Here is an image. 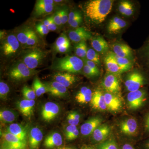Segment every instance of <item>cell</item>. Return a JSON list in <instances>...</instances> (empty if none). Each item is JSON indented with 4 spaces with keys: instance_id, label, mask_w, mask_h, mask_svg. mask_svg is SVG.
I'll return each mask as SVG.
<instances>
[{
    "instance_id": "cell-50",
    "label": "cell",
    "mask_w": 149,
    "mask_h": 149,
    "mask_svg": "<svg viewBox=\"0 0 149 149\" xmlns=\"http://www.w3.org/2000/svg\"><path fill=\"white\" fill-rule=\"evenodd\" d=\"M83 18L82 16L79 17L78 18L76 19L73 22H72L70 24V26L72 28H77V27H80V25L83 22Z\"/></svg>"
},
{
    "instance_id": "cell-12",
    "label": "cell",
    "mask_w": 149,
    "mask_h": 149,
    "mask_svg": "<svg viewBox=\"0 0 149 149\" xmlns=\"http://www.w3.org/2000/svg\"><path fill=\"white\" fill-rule=\"evenodd\" d=\"M102 121V118L98 116L91 118L81 125L80 133L84 136L92 135L96 128L101 125Z\"/></svg>"
},
{
    "instance_id": "cell-43",
    "label": "cell",
    "mask_w": 149,
    "mask_h": 149,
    "mask_svg": "<svg viewBox=\"0 0 149 149\" xmlns=\"http://www.w3.org/2000/svg\"><path fill=\"white\" fill-rule=\"evenodd\" d=\"M143 128L144 133L147 135H149V110L145 114L143 119Z\"/></svg>"
},
{
    "instance_id": "cell-34",
    "label": "cell",
    "mask_w": 149,
    "mask_h": 149,
    "mask_svg": "<svg viewBox=\"0 0 149 149\" xmlns=\"http://www.w3.org/2000/svg\"><path fill=\"white\" fill-rule=\"evenodd\" d=\"M88 48L85 41L77 43L75 46V54L80 58H85Z\"/></svg>"
},
{
    "instance_id": "cell-14",
    "label": "cell",
    "mask_w": 149,
    "mask_h": 149,
    "mask_svg": "<svg viewBox=\"0 0 149 149\" xmlns=\"http://www.w3.org/2000/svg\"><path fill=\"white\" fill-rule=\"evenodd\" d=\"M104 95L107 109L113 112L119 111L121 109L122 102L118 96L109 93H104Z\"/></svg>"
},
{
    "instance_id": "cell-23",
    "label": "cell",
    "mask_w": 149,
    "mask_h": 149,
    "mask_svg": "<svg viewBox=\"0 0 149 149\" xmlns=\"http://www.w3.org/2000/svg\"><path fill=\"white\" fill-rule=\"evenodd\" d=\"M35 104V100L24 99L17 102V106L19 111L24 116L30 117L33 114Z\"/></svg>"
},
{
    "instance_id": "cell-9",
    "label": "cell",
    "mask_w": 149,
    "mask_h": 149,
    "mask_svg": "<svg viewBox=\"0 0 149 149\" xmlns=\"http://www.w3.org/2000/svg\"><path fill=\"white\" fill-rule=\"evenodd\" d=\"M20 43L16 36L13 35H8L2 45L3 53L5 56H10L15 54L19 49Z\"/></svg>"
},
{
    "instance_id": "cell-41",
    "label": "cell",
    "mask_w": 149,
    "mask_h": 149,
    "mask_svg": "<svg viewBox=\"0 0 149 149\" xmlns=\"http://www.w3.org/2000/svg\"><path fill=\"white\" fill-rule=\"evenodd\" d=\"M38 38L37 35L34 31H32L31 35L28 38L25 46L26 47H32L36 45L38 43Z\"/></svg>"
},
{
    "instance_id": "cell-57",
    "label": "cell",
    "mask_w": 149,
    "mask_h": 149,
    "mask_svg": "<svg viewBox=\"0 0 149 149\" xmlns=\"http://www.w3.org/2000/svg\"><path fill=\"white\" fill-rule=\"evenodd\" d=\"M143 149H149V138L144 142L143 144Z\"/></svg>"
},
{
    "instance_id": "cell-29",
    "label": "cell",
    "mask_w": 149,
    "mask_h": 149,
    "mask_svg": "<svg viewBox=\"0 0 149 149\" xmlns=\"http://www.w3.org/2000/svg\"><path fill=\"white\" fill-rule=\"evenodd\" d=\"M118 10L123 15L130 16L134 13V8L132 3L129 1H121L118 5Z\"/></svg>"
},
{
    "instance_id": "cell-56",
    "label": "cell",
    "mask_w": 149,
    "mask_h": 149,
    "mask_svg": "<svg viewBox=\"0 0 149 149\" xmlns=\"http://www.w3.org/2000/svg\"><path fill=\"white\" fill-rule=\"evenodd\" d=\"M121 149H135L133 146L129 143L124 144L122 146Z\"/></svg>"
},
{
    "instance_id": "cell-13",
    "label": "cell",
    "mask_w": 149,
    "mask_h": 149,
    "mask_svg": "<svg viewBox=\"0 0 149 149\" xmlns=\"http://www.w3.org/2000/svg\"><path fill=\"white\" fill-rule=\"evenodd\" d=\"M68 36L72 42L78 43L90 40L92 37V35L85 27H80L70 31Z\"/></svg>"
},
{
    "instance_id": "cell-44",
    "label": "cell",
    "mask_w": 149,
    "mask_h": 149,
    "mask_svg": "<svg viewBox=\"0 0 149 149\" xmlns=\"http://www.w3.org/2000/svg\"><path fill=\"white\" fill-rule=\"evenodd\" d=\"M83 73L85 75L88 77H92L98 76L95 71L90 68L88 65L84 64L83 68Z\"/></svg>"
},
{
    "instance_id": "cell-15",
    "label": "cell",
    "mask_w": 149,
    "mask_h": 149,
    "mask_svg": "<svg viewBox=\"0 0 149 149\" xmlns=\"http://www.w3.org/2000/svg\"><path fill=\"white\" fill-rule=\"evenodd\" d=\"M43 134L38 127H33L28 134V143L30 149H39L42 140Z\"/></svg>"
},
{
    "instance_id": "cell-7",
    "label": "cell",
    "mask_w": 149,
    "mask_h": 149,
    "mask_svg": "<svg viewBox=\"0 0 149 149\" xmlns=\"http://www.w3.org/2000/svg\"><path fill=\"white\" fill-rule=\"evenodd\" d=\"M3 142L1 147L15 149H27V143L21 141L14 135L6 132H1Z\"/></svg>"
},
{
    "instance_id": "cell-49",
    "label": "cell",
    "mask_w": 149,
    "mask_h": 149,
    "mask_svg": "<svg viewBox=\"0 0 149 149\" xmlns=\"http://www.w3.org/2000/svg\"><path fill=\"white\" fill-rule=\"evenodd\" d=\"M77 129V126L75 125H70L68 126L65 128V132L66 138Z\"/></svg>"
},
{
    "instance_id": "cell-46",
    "label": "cell",
    "mask_w": 149,
    "mask_h": 149,
    "mask_svg": "<svg viewBox=\"0 0 149 149\" xmlns=\"http://www.w3.org/2000/svg\"><path fill=\"white\" fill-rule=\"evenodd\" d=\"M84 61H85V64L88 65L90 68L93 70V71L97 73L98 75L100 74V71L98 67L97 66V65L93 62L91 61L88 60L86 58L84 59Z\"/></svg>"
},
{
    "instance_id": "cell-39",
    "label": "cell",
    "mask_w": 149,
    "mask_h": 149,
    "mask_svg": "<svg viewBox=\"0 0 149 149\" xmlns=\"http://www.w3.org/2000/svg\"><path fill=\"white\" fill-rule=\"evenodd\" d=\"M10 92V88L7 84L1 81L0 82V97L1 99L5 100L7 97Z\"/></svg>"
},
{
    "instance_id": "cell-51",
    "label": "cell",
    "mask_w": 149,
    "mask_h": 149,
    "mask_svg": "<svg viewBox=\"0 0 149 149\" xmlns=\"http://www.w3.org/2000/svg\"><path fill=\"white\" fill-rule=\"evenodd\" d=\"M70 47V44H68L64 45L61 46L57 48L54 49L56 52L58 53H64L66 52L67 51L69 50Z\"/></svg>"
},
{
    "instance_id": "cell-38",
    "label": "cell",
    "mask_w": 149,
    "mask_h": 149,
    "mask_svg": "<svg viewBox=\"0 0 149 149\" xmlns=\"http://www.w3.org/2000/svg\"><path fill=\"white\" fill-rule=\"evenodd\" d=\"M68 44H70L69 39L65 34L63 33L56 40L54 45V49L59 47Z\"/></svg>"
},
{
    "instance_id": "cell-19",
    "label": "cell",
    "mask_w": 149,
    "mask_h": 149,
    "mask_svg": "<svg viewBox=\"0 0 149 149\" xmlns=\"http://www.w3.org/2000/svg\"><path fill=\"white\" fill-rule=\"evenodd\" d=\"M6 131L14 135L21 141L27 143V130L23 125L19 123H11L7 127Z\"/></svg>"
},
{
    "instance_id": "cell-24",
    "label": "cell",
    "mask_w": 149,
    "mask_h": 149,
    "mask_svg": "<svg viewBox=\"0 0 149 149\" xmlns=\"http://www.w3.org/2000/svg\"><path fill=\"white\" fill-rule=\"evenodd\" d=\"M110 131V128L108 125H101L96 128L92 134L93 140L96 143H103L109 135Z\"/></svg>"
},
{
    "instance_id": "cell-3",
    "label": "cell",
    "mask_w": 149,
    "mask_h": 149,
    "mask_svg": "<svg viewBox=\"0 0 149 149\" xmlns=\"http://www.w3.org/2000/svg\"><path fill=\"white\" fill-rule=\"evenodd\" d=\"M149 83V77L141 71L136 70L128 74L125 81L126 90L130 92L139 91Z\"/></svg>"
},
{
    "instance_id": "cell-27",
    "label": "cell",
    "mask_w": 149,
    "mask_h": 149,
    "mask_svg": "<svg viewBox=\"0 0 149 149\" xmlns=\"http://www.w3.org/2000/svg\"><path fill=\"white\" fill-rule=\"evenodd\" d=\"M91 45L93 49L99 53H105L109 49L108 44L103 37L101 36L93 38L91 41Z\"/></svg>"
},
{
    "instance_id": "cell-60",
    "label": "cell",
    "mask_w": 149,
    "mask_h": 149,
    "mask_svg": "<svg viewBox=\"0 0 149 149\" xmlns=\"http://www.w3.org/2000/svg\"><path fill=\"white\" fill-rule=\"evenodd\" d=\"M57 149H74L70 147H62L59 148Z\"/></svg>"
},
{
    "instance_id": "cell-42",
    "label": "cell",
    "mask_w": 149,
    "mask_h": 149,
    "mask_svg": "<svg viewBox=\"0 0 149 149\" xmlns=\"http://www.w3.org/2000/svg\"><path fill=\"white\" fill-rule=\"evenodd\" d=\"M36 29L37 32L41 36L47 35L50 31L47 27L42 23L37 24L36 26Z\"/></svg>"
},
{
    "instance_id": "cell-30",
    "label": "cell",
    "mask_w": 149,
    "mask_h": 149,
    "mask_svg": "<svg viewBox=\"0 0 149 149\" xmlns=\"http://www.w3.org/2000/svg\"><path fill=\"white\" fill-rule=\"evenodd\" d=\"M32 89L35 91L37 97H40L47 93V87L45 85V83L42 82L38 77H36L33 81Z\"/></svg>"
},
{
    "instance_id": "cell-61",
    "label": "cell",
    "mask_w": 149,
    "mask_h": 149,
    "mask_svg": "<svg viewBox=\"0 0 149 149\" xmlns=\"http://www.w3.org/2000/svg\"><path fill=\"white\" fill-rule=\"evenodd\" d=\"M1 149H15L13 148H4V147H1Z\"/></svg>"
},
{
    "instance_id": "cell-33",
    "label": "cell",
    "mask_w": 149,
    "mask_h": 149,
    "mask_svg": "<svg viewBox=\"0 0 149 149\" xmlns=\"http://www.w3.org/2000/svg\"><path fill=\"white\" fill-rule=\"evenodd\" d=\"M115 56L122 73L128 71L131 69L133 66V63L131 60L124 58L119 57L116 55Z\"/></svg>"
},
{
    "instance_id": "cell-1",
    "label": "cell",
    "mask_w": 149,
    "mask_h": 149,
    "mask_svg": "<svg viewBox=\"0 0 149 149\" xmlns=\"http://www.w3.org/2000/svg\"><path fill=\"white\" fill-rule=\"evenodd\" d=\"M113 3L111 0L89 1L85 5V13L91 21L96 24H100L111 12Z\"/></svg>"
},
{
    "instance_id": "cell-58",
    "label": "cell",
    "mask_w": 149,
    "mask_h": 149,
    "mask_svg": "<svg viewBox=\"0 0 149 149\" xmlns=\"http://www.w3.org/2000/svg\"><path fill=\"white\" fill-rule=\"evenodd\" d=\"M52 18V16H51L50 17H48L47 19H45V20L43 21V24H44L47 27L49 24Z\"/></svg>"
},
{
    "instance_id": "cell-8",
    "label": "cell",
    "mask_w": 149,
    "mask_h": 149,
    "mask_svg": "<svg viewBox=\"0 0 149 149\" xmlns=\"http://www.w3.org/2000/svg\"><path fill=\"white\" fill-rule=\"evenodd\" d=\"M102 85L107 93L116 95L120 93V83L115 74L109 73L107 74L103 80Z\"/></svg>"
},
{
    "instance_id": "cell-22",
    "label": "cell",
    "mask_w": 149,
    "mask_h": 149,
    "mask_svg": "<svg viewBox=\"0 0 149 149\" xmlns=\"http://www.w3.org/2000/svg\"><path fill=\"white\" fill-rule=\"evenodd\" d=\"M113 52L117 56L128 59L133 56V52L129 46L123 43H116L113 45Z\"/></svg>"
},
{
    "instance_id": "cell-5",
    "label": "cell",
    "mask_w": 149,
    "mask_h": 149,
    "mask_svg": "<svg viewBox=\"0 0 149 149\" xmlns=\"http://www.w3.org/2000/svg\"><path fill=\"white\" fill-rule=\"evenodd\" d=\"M47 54L38 48L30 50L23 56V62L30 69L34 70L42 63Z\"/></svg>"
},
{
    "instance_id": "cell-47",
    "label": "cell",
    "mask_w": 149,
    "mask_h": 149,
    "mask_svg": "<svg viewBox=\"0 0 149 149\" xmlns=\"http://www.w3.org/2000/svg\"><path fill=\"white\" fill-rule=\"evenodd\" d=\"M69 14L67 9L61 10V21L62 24H64L68 22Z\"/></svg>"
},
{
    "instance_id": "cell-37",
    "label": "cell",
    "mask_w": 149,
    "mask_h": 149,
    "mask_svg": "<svg viewBox=\"0 0 149 149\" xmlns=\"http://www.w3.org/2000/svg\"><path fill=\"white\" fill-rule=\"evenodd\" d=\"M98 149H118L117 143L114 140L110 139L101 143Z\"/></svg>"
},
{
    "instance_id": "cell-55",
    "label": "cell",
    "mask_w": 149,
    "mask_h": 149,
    "mask_svg": "<svg viewBox=\"0 0 149 149\" xmlns=\"http://www.w3.org/2000/svg\"><path fill=\"white\" fill-rule=\"evenodd\" d=\"M70 113L71 115H72V116H73L75 121L77 123V124H79L80 121V114L76 111H71Z\"/></svg>"
},
{
    "instance_id": "cell-28",
    "label": "cell",
    "mask_w": 149,
    "mask_h": 149,
    "mask_svg": "<svg viewBox=\"0 0 149 149\" xmlns=\"http://www.w3.org/2000/svg\"><path fill=\"white\" fill-rule=\"evenodd\" d=\"M18 117L17 113L12 110L3 109L0 111V120L3 123H11Z\"/></svg>"
},
{
    "instance_id": "cell-20",
    "label": "cell",
    "mask_w": 149,
    "mask_h": 149,
    "mask_svg": "<svg viewBox=\"0 0 149 149\" xmlns=\"http://www.w3.org/2000/svg\"><path fill=\"white\" fill-rule=\"evenodd\" d=\"M63 143L61 135L58 132H54L46 137L43 145L47 148L52 149L60 147Z\"/></svg>"
},
{
    "instance_id": "cell-16",
    "label": "cell",
    "mask_w": 149,
    "mask_h": 149,
    "mask_svg": "<svg viewBox=\"0 0 149 149\" xmlns=\"http://www.w3.org/2000/svg\"><path fill=\"white\" fill-rule=\"evenodd\" d=\"M104 62L108 73L114 74L122 73L116 61L115 55L112 52H109L106 56L104 59Z\"/></svg>"
},
{
    "instance_id": "cell-32",
    "label": "cell",
    "mask_w": 149,
    "mask_h": 149,
    "mask_svg": "<svg viewBox=\"0 0 149 149\" xmlns=\"http://www.w3.org/2000/svg\"><path fill=\"white\" fill-rule=\"evenodd\" d=\"M33 30L29 27H25L22 29L17 35V38L20 44L25 46L28 38Z\"/></svg>"
},
{
    "instance_id": "cell-6",
    "label": "cell",
    "mask_w": 149,
    "mask_h": 149,
    "mask_svg": "<svg viewBox=\"0 0 149 149\" xmlns=\"http://www.w3.org/2000/svg\"><path fill=\"white\" fill-rule=\"evenodd\" d=\"M34 71V70L30 69L22 62L14 65L10 70L9 75L12 80L20 81L32 76Z\"/></svg>"
},
{
    "instance_id": "cell-26",
    "label": "cell",
    "mask_w": 149,
    "mask_h": 149,
    "mask_svg": "<svg viewBox=\"0 0 149 149\" xmlns=\"http://www.w3.org/2000/svg\"><path fill=\"white\" fill-rule=\"evenodd\" d=\"M93 93L90 88L87 87L80 88L75 96V100L77 102L81 104H87L91 102Z\"/></svg>"
},
{
    "instance_id": "cell-40",
    "label": "cell",
    "mask_w": 149,
    "mask_h": 149,
    "mask_svg": "<svg viewBox=\"0 0 149 149\" xmlns=\"http://www.w3.org/2000/svg\"><path fill=\"white\" fill-rule=\"evenodd\" d=\"M143 57L145 65L149 70V39L143 48Z\"/></svg>"
},
{
    "instance_id": "cell-52",
    "label": "cell",
    "mask_w": 149,
    "mask_h": 149,
    "mask_svg": "<svg viewBox=\"0 0 149 149\" xmlns=\"http://www.w3.org/2000/svg\"><path fill=\"white\" fill-rule=\"evenodd\" d=\"M79 135V131L78 129H77L74 131L73 133H71V134L69 135V136H68L66 139L68 141H73V140H75L77 139Z\"/></svg>"
},
{
    "instance_id": "cell-31",
    "label": "cell",
    "mask_w": 149,
    "mask_h": 149,
    "mask_svg": "<svg viewBox=\"0 0 149 149\" xmlns=\"http://www.w3.org/2000/svg\"><path fill=\"white\" fill-rule=\"evenodd\" d=\"M54 10V5L39 3L36 2L35 5V13L38 16L51 13Z\"/></svg>"
},
{
    "instance_id": "cell-36",
    "label": "cell",
    "mask_w": 149,
    "mask_h": 149,
    "mask_svg": "<svg viewBox=\"0 0 149 149\" xmlns=\"http://www.w3.org/2000/svg\"><path fill=\"white\" fill-rule=\"evenodd\" d=\"M22 95L25 100H34L36 98V95L32 88L27 86H24L22 90Z\"/></svg>"
},
{
    "instance_id": "cell-4",
    "label": "cell",
    "mask_w": 149,
    "mask_h": 149,
    "mask_svg": "<svg viewBox=\"0 0 149 149\" xmlns=\"http://www.w3.org/2000/svg\"><path fill=\"white\" fill-rule=\"evenodd\" d=\"M149 101L148 91L146 88L129 92L127 96V105L130 109L137 110L146 106Z\"/></svg>"
},
{
    "instance_id": "cell-53",
    "label": "cell",
    "mask_w": 149,
    "mask_h": 149,
    "mask_svg": "<svg viewBox=\"0 0 149 149\" xmlns=\"http://www.w3.org/2000/svg\"><path fill=\"white\" fill-rule=\"evenodd\" d=\"M67 120L69 125H78L77 123L74 120V118H73V116H72L70 113L68 115L67 117Z\"/></svg>"
},
{
    "instance_id": "cell-59",
    "label": "cell",
    "mask_w": 149,
    "mask_h": 149,
    "mask_svg": "<svg viewBox=\"0 0 149 149\" xmlns=\"http://www.w3.org/2000/svg\"><path fill=\"white\" fill-rule=\"evenodd\" d=\"M81 149H96L94 147L91 146H84L82 147Z\"/></svg>"
},
{
    "instance_id": "cell-10",
    "label": "cell",
    "mask_w": 149,
    "mask_h": 149,
    "mask_svg": "<svg viewBox=\"0 0 149 149\" xmlns=\"http://www.w3.org/2000/svg\"><path fill=\"white\" fill-rule=\"evenodd\" d=\"M60 112V107L58 104L53 102H48L43 105L41 112L43 120L47 122L53 120Z\"/></svg>"
},
{
    "instance_id": "cell-2",
    "label": "cell",
    "mask_w": 149,
    "mask_h": 149,
    "mask_svg": "<svg viewBox=\"0 0 149 149\" xmlns=\"http://www.w3.org/2000/svg\"><path fill=\"white\" fill-rule=\"evenodd\" d=\"M84 64L82 59L76 56H66L58 59L54 68L58 71L70 73H78L83 70Z\"/></svg>"
},
{
    "instance_id": "cell-25",
    "label": "cell",
    "mask_w": 149,
    "mask_h": 149,
    "mask_svg": "<svg viewBox=\"0 0 149 149\" xmlns=\"http://www.w3.org/2000/svg\"><path fill=\"white\" fill-rule=\"evenodd\" d=\"M126 26L127 23L125 20L118 17H114L108 24V32L111 34H116Z\"/></svg>"
},
{
    "instance_id": "cell-35",
    "label": "cell",
    "mask_w": 149,
    "mask_h": 149,
    "mask_svg": "<svg viewBox=\"0 0 149 149\" xmlns=\"http://www.w3.org/2000/svg\"><path fill=\"white\" fill-rule=\"evenodd\" d=\"M86 58L95 63L97 65L100 64V58L99 54L93 49H88Z\"/></svg>"
},
{
    "instance_id": "cell-11",
    "label": "cell",
    "mask_w": 149,
    "mask_h": 149,
    "mask_svg": "<svg viewBox=\"0 0 149 149\" xmlns=\"http://www.w3.org/2000/svg\"><path fill=\"white\" fill-rule=\"evenodd\" d=\"M120 132L127 136L137 135L139 130V124L136 119L132 118H126L119 123Z\"/></svg>"
},
{
    "instance_id": "cell-45",
    "label": "cell",
    "mask_w": 149,
    "mask_h": 149,
    "mask_svg": "<svg viewBox=\"0 0 149 149\" xmlns=\"http://www.w3.org/2000/svg\"><path fill=\"white\" fill-rule=\"evenodd\" d=\"M81 16H82V14L78 11H74L70 13L68 17V24L70 25L76 19Z\"/></svg>"
},
{
    "instance_id": "cell-54",
    "label": "cell",
    "mask_w": 149,
    "mask_h": 149,
    "mask_svg": "<svg viewBox=\"0 0 149 149\" xmlns=\"http://www.w3.org/2000/svg\"><path fill=\"white\" fill-rule=\"evenodd\" d=\"M57 25L54 22V21L53 19V15L52 16V19H51L50 22L49 24L47 26L48 29L49 30V31H54L57 29Z\"/></svg>"
},
{
    "instance_id": "cell-48",
    "label": "cell",
    "mask_w": 149,
    "mask_h": 149,
    "mask_svg": "<svg viewBox=\"0 0 149 149\" xmlns=\"http://www.w3.org/2000/svg\"><path fill=\"white\" fill-rule=\"evenodd\" d=\"M53 19L55 23L57 26L62 25L61 21V10L58 11L53 15Z\"/></svg>"
},
{
    "instance_id": "cell-18",
    "label": "cell",
    "mask_w": 149,
    "mask_h": 149,
    "mask_svg": "<svg viewBox=\"0 0 149 149\" xmlns=\"http://www.w3.org/2000/svg\"><path fill=\"white\" fill-rule=\"evenodd\" d=\"M92 107L97 110L105 111L107 109L104 94L99 90H96L93 93L91 102Z\"/></svg>"
},
{
    "instance_id": "cell-21",
    "label": "cell",
    "mask_w": 149,
    "mask_h": 149,
    "mask_svg": "<svg viewBox=\"0 0 149 149\" xmlns=\"http://www.w3.org/2000/svg\"><path fill=\"white\" fill-rule=\"evenodd\" d=\"M53 78L56 81L67 88L73 85L77 80V77L74 74L66 72H57L54 74Z\"/></svg>"
},
{
    "instance_id": "cell-17",
    "label": "cell",
    "mask_w": 149,
    "mask_h": 149,
    "mask_svg": "<svg viewBox=\"0 0 149 149\" xmlns=\"http://www.w3.org/2000/svg\"><path fill=\"white\" fill-rule=\"evenodd\" d=\"M47 89V93L51 95L56 97H64L67 93V88L61 83L54 81L45 83Z\"/></svg>"
}]
</instances>
